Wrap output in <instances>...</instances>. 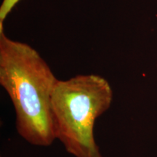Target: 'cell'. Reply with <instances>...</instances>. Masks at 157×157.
<instances>
[{
  "label": "cell",
  "mask_w": 157,
  "mask_h": 157,
  "mask_svg": "<svg viewBox=\"0 0 157 157\" xmlns=\"http://www.w3.org/2000/svg\"><path fill=\"white\" fill-rule=\"evenodd\" d=\"M58 81L36 50L8 38L0 24V84L13 103L17 133L33 146L56 140L52 98Z\"/></svg>",
  "instance_id": "1"
},
{
  "label": "cell",
  "mask_w": 157,
  "mask_h": 157,
  "mask_svg": "<svg viewBox=\"0 0 157 157\" xmlns=\"http://www.w3.org/2000/svg\"><path fill=\"white\" fill-rule=\"evenodd\" d=\"M109 82L96 74L58 80L52 98L56 140L74 157H103L94 136L97 119L113 101Z\"/></svg>",
  "instance_id": "2"
},
{
  "label": "cell",
  "mask_w": 157,
  "mask_h": 157,
  "mask_svg": "<svg viewBox=\"0 0 157 157\" xmlns=\"http://www.w3.org/2000/svg\"><path fill=\"white\" fill-rule=\"evenodd\" d=\"M21 0H3L0 7V24L4 23L7 15Z\"/></svg>",
  "instance_id": "3"
}]
</instances>
